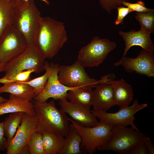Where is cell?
I'll return each instance as SVG.
<instances>
[{
    "mask_svg": "<svg viewBox=\"0 0 154 154\" xmlns=\"http://www.w3.org/2000/svg\"><path fill=\"white\" fill-rule=\"evenodd\" d=\"M68 39L64 23L50 17H41L34 46L46 59H51Z\"/></svg>",
    "mask_w": 154,
    "mask_h": 154,
    "instance_id": "cell-1",
    "label": "cell"
},
{
    "mask_svg": "<svg viewBox=\"0 0 154 154\" xmlns=\"http://www.w3.org/2000/svg\"><path fill=\"white\" fill-rule=\"evenodd\" d=\"M35 114L38 119L36 131L52 133L64 137L68 135L70 123L66 114L56 107L54 100L40 103L33 100Z\"/></svg>",
    "mask_w": 154,
    "mask_h": 154,
    "instance_id": "cell-2",
    "label": "cell"
},
{
    "mask_svg": "<svg viewBox=\"0 0 154 154\" xmlns=\"http://www.w3.org/2000/svg\"><path fill=\"white\" fill-rule=\"evenodd\" d=\"M41 17L34 0H16L12 25L24 37L29 46H34Z\"/></svg>",
    "mask_w": 154,
    "mask_h": 154,
    "instance_id": "cell-3",
    "label": "cell"
},
{
    "mask_svg": "<svg viewBox=\"0 0 154 154\" xmlns=\"http://www.w3.org/2000/svg\"><path fill=\"white\" fill-rule=\"evenodd\" d=\"M127 127L114 125L108 141L97 149L100 151H112L126 154L131 147L143 141L147 137L139 129Z\"/></svg>",
    "mask_w": 154,
    "mask_h": 154,
    "instance_id": "cell-4",
    "label": "cell"
},
{
    "mask_svg": "<svg viewBox=\"0 0 154 154\" xmlns=\"http://www.w3.org/2000/svg\"><path fill=\"white\" fill-rule=\"evenodd\" d=\"M68 119L81 137V149L82 148L84 149L90 154L94 153L98 147L106 143L114 126L99 121L96 126L85 127L78 124L70 117H68Z\"/></svg>",
    "mask_w": 154,
    "mask_h": 154,
    "instance_id": "cell-5",
    "label": "cell"
},
{
    "mask_svg": "<svg viewBox=\"0 0 154 154\" xmlns=\"http://www.w3.org/2000/svg\"><path fill=\"white\" fill-rule=\"evenodd\" d=\"M116 47L115 42L108 39L95 37L89 43L81 49L77 61L85 68L97 67Z\"/></svg>",
    "mask_w": 154,
    "mask_h": 154,
    "instance_id": "cell-6",
    "label": "cell"
},
{
    "mask_svg": "<svg viewBox=\"0 0 154 154\" xmlns=\"http://www.w3.org/2000/svg\"><path fill=\"white\" fill-rule=\"evenodd\" d=\"M45 59L34 46H28L19 56L5 64L4 77L9 78L31 69H34L35 73H40L44 70Z\"/></svg>",
    "mask_w": 154,
    "mask_h": 154,
    "instance_id": "cell-7",
    "label": "cell"
},
{
    "mask_svg": "<svg viewBox=\"0 0 154 154\" xmlns=\"http://www.w3.org/2000/svg\"><path fill=\"white\" fill-rule=\"evenodd\" d=\"M58 78L64 86L70 88L86 87L93 89L101 82L91 78L85 71V67L77 60L70 65L59 66Z\"/></svg>",
    "mask_w": 154,
    "mask_h": 154,
    "instance_id": "cell-8",
    "label": "cell"
},
{
    "mask_svg": "<svg viewBox=\"0 0 154 154\" xmlns=\"http://www.w3.org/2000/svg\"><path fill=\"white\" fill-rule=\"evenodd\" d=\"M24 37L13 25L6 31L0 41V62L5 64L23 52L28 46Z\"/></svg>",
    "mask_w": 154,
    "mask_h": 154,
    "instance_id": "cell-9",
    "label": "cell"
},
{
    "mask_svg": "<svg viewBox=\"0 0 154 154\" xmlns=\"http://www.w3.org/2000/svg\"><path fill=\"white\" fill-rule=\"evenodd\" d=\"M37 121L35 114L32 116L24 112L14 137L11 140L7 139V154H22L25 151L31 136L36 131Z\"/></svg>",
    "mask_w": 154,
    "mask_h": 154,
    "instance_id": "cell-10",
    "label": "cell"
},
{
    "mask_svg": "<svg viewBox=\"0 0 154 154\" xmlns=\"http://www.w3.org/2000/svg\"><path fill=\"white\" fill-rule=\"evenodd\" d=\"M59 66L58 64L45 62L44 69L48 73L47 81L43 90L34 98V100L43 103L46 102L50 98L56 100L67 99L68 92L74 88L66 87L60 82L58 78Z\"/></svg>",
    "mask_w": 154,
    "mask_h": 154,
    "instance_id": "cell-11",
    "label": "cell"
},
{
    "mask_svg": "<svg viewBox=\"0 0 154 154\" xmlns=\"http://www.w3.org/2000/svg\"><path fill=\"white\" fill-rule=\"evenodd\" d=\"M147 104H139L137 99L133 101L132 105L119 108V111L114 113H109L106 111L91 110L100 121L114 125H120L131 127L138 130L135 125L134 115L138 112L147 107Z\"/></svg>",
    "mask_w": 154,
    "mask_h": 154,
    "instance_id": "cell-12",
    "label": "cell"
},
{
    "mask_svg": "<svg viewBox=\"0 0 154 154\" xmlns=\"http://www.w3.org/2000/svg\"><path fill=\"white\" fill-rule=\"evenodd\" d=\"M117 66H122L128 73L134 72L143 75L147 77H154V54L142 49L137 57L129 58L123 56L119 61L114 63Z\"/></svg>",
    "mask_w": 154,
    "mask_h": 154,
    "instance_id": "cell-13",
    "label": "cell"
},
{
    "mask_svg": "<svg viewBox=\"0 0 154 154\" xmlns=\"http://www.w3.org/2000/svg\"><path fill=\"white\" fill-rule=\"evenodd\" d=\"M58 101L60 110L78 124L85 127H93L98 124L97 118L90 109L80 104L68 101L67 99Z\"/></svg>",
    "mask_w": 154,
    "mask_h": 154,
    "instance_id": "cell-14",
    "label": "cell"
},
{
    "mask_svg": "<svg viewBox=\"0 0 154 154\" xmlns=\"http://www.w3.org/2000/svg\"><path fill=\"white\" fill-rule=\"evenodd\" d=\"M107 75L101 78L102 81L93 91L92 106L94 111H106L116 105L111 85Z\"/></svg>",
    "mask_w": 154,
    "mask_h": 154,
    "instance_id": "cell-15",
    "label": "cell"
},
{
    "mask_svg": "<svg viewBox=\"0 0 154 154\" xmlns=\"http://www.w3.org/2000/svg\"><path fill=\"white\" fill-rule=\"evenodd\" d=\"M119 34L123 39L125 47L123 56H125L132 46H138L143 49L153 52L154 46L151 38L150 35L141 29L138 31L131 30L128 32L119 31Z\"/></svg>",
    "mask_w": 154,
    "mask_h": 154,
    "instance_id": "cell-16",
    "label": "cell"
},
{
    "mask_svg": "<svg viewBox=\"0 0 154 154\" xmlns=\"http://www.w3.org/2000/svg\"><path fill=\"white\" fill-rule=\"evenodd\" d=\"M112 75H109L107 81L112 87L116 105L119 106L120 108L127 106L133 98L132 86L123 79L118 80H114L111 77Z\"/></svg>",
    "mask_w": 154,
    "mask_h": 154,
    "instance_id": "cell-17",
    "label": "cell"
},
{
    "mask_svg": "<svg viewBox=\"0 0 154 154\" xmlns=\"http://www.w3.org/2000/svg\"><path fill=\"white\" fill-rule=\"evenodd\" d=\"M19 112H24L32 116L35 115L32 102L11 94L6 102L0 104V116Z\"/></svg>",
    "mask_w": 154,
    "mask_h": 154,
    "instance_id": "cell-18",
    "label": "cell"
},
{
    "mask_svg": "<svg viewBox=\"0 0 154 154\" xmlns=\"http://www.w3.org/2000/svg\"><path fill=\"white\" fill-rule=\"evenodd\" d=\"M3 92L9 93L31 102L34 97L33 88L23 82H17L4 84L0 87V94Z\"/></svg>",
    "mask_w": 154,
    "mask_h": 154,
    "instance_id": "cell-19",
    "label": "cell"
},
{
    "mask_svg": "<svg viewBox=\"0 0 154 154\" xmlns=\"http://www.w3.org/2000/svg\"><path fill=\"white\" fill-rule=\"evenodd\" d=\"M15 0H0V41L7 29L12 25Z\"/></svg>",
    "mask_w": 154,
    "mask_h": 154,
    "instance_id": "cell-20",
    "label": "cell"
},
{
    "mask_svg": "<svg viewBox=\"0 0 154 154\" xmlns=\"http://www.w3.org/2000/svg\"><path fill=\"white\" fill-rule=\"evenodd\" d=\"M81 136L77 131L70 124L68 136L64 141L59 154H79L82 152L80 144Z\"/></svg>",
    "mask_w": 154,
    "mask_h": 154,
    "instance_id": "cell-21",
    "label": "cell"
},
{
    "mask_svg": "<svg viewBox=\"0 0 154 154\" xmlns=\"http://www.w3.org/2000/svg\"><path fill=\"white\" fill-rule=\"evenodd\" d=\"M93 91L92 89L88 87L75 88L68 92L67 99L70 102L80 104L90 109Z\"/></svg>",
    "mask_w": 154,
    "mask_h": 154,
    "instance_id": "cell-22",
    "label": "cell"
},
{
    "mask_svg": "<svg viewBox=\"0 0 154 154\" xmlns=\"http://www.w3.org/2000/svg\"><path fill=\"white\" fill-rule=\"evenodd\" d=\"M42 141L46 154H59L63 144L64 137L52 133H42Z\"/></svg>",
    "mask_w": 154,
    "mask_h": 154,
    "instance_id": "cell-23",
    "label": "cell"
},
{
    "mask_svg": "<svg viewBox=\"0 0 154 154\" xmlns=\"http://www.w3.org/2000/svg\"><path fill=\"white\" fill-rule=\"evenodd\" d=\"M24 113L21 112L11 113L5 118L4 121L5 135L7 140H11L14 137L22 121Z\"/></svg>",
    "mask_w": 154,
    "mask_h": 154,
    "instance_id": "cell-24",
    "label": "cell"
},
{
    "mask_svg": "<svg viewBox=\"0 0 154 154\" xmlns=\"http://www.w3.org/2000/svg\"><path fill=\"white\" fill-rule=\"evenodd\" d=\"M141 25L140 29L151 35L154 31V10L149 12H137L135 16Z\"/></svg>",
    "mask_w": 154,
    "mask_h": 154,
    "instance_id": "cell-25",
    "label": "cell"
},
{
    "mask_svg": "<svg viewBox=\"0 0 154 154\" xmlns=\"http://www.w3.org/2000/svg\"><path fill=\"white\" fill-rule=\"evenodd\" d=\"M29 153L31 154H46L42 141V134L35 131L31 136L27 145Z\"/></svg>",
    "mask_w": 154,
    "mask_h": 154,
    "instance_id": "cell-26",
    "label": "cell"
},
{
    "mask_svg": "<svg viewBox=\"0 0 154 154\" xmlns=\"http://www.w3.org/2000/svg\"><path fill=\"white\" fill-rule=\"evenodd\" d=\"M48 77V72L45 70V73L42 76L23 82L28 84L33 88L35 97L40 94L43 90L46 83Z\"/></svg>",
    "mask_w": 154,
    "mask_h": 154,
    "instance_id": "cell-27",
    "label": "cell"
},
{
    "mask_svg": "<svg viewBox=\"0 0 154 154\" xmlns=\"http://www.w3.org/2000/svg\"><path fill=\"white\" fill-rule=\"evenodd\" d=\"M34 69H29L20 72L17 74L9 78H4L7 79L9 83L15 82H25L30 80V77L31 74L35 73Z\"/></svg>",
    "mask_w": 154,
    "mask_h": 154,
    "instance_id": "cell-28",
    "label": "cell"
},
{
    "mask_svg": "<svg viewBox=\"0 0 154 154\" xmlns=\"http://www.w3.org/2000/svg\"><path fill=\"white\" fill-rule=\"evenodd\" d=\"M127 0H99V2L102 7L110 14L112 11L121 6L122 3Z\"/></svg>",
    "mask_w": 154,
    "mask_h": 154,
    "instance_id": "cell-29",
    "label": "cell"
},
{
    "mask_svg": "<svg viewBox=\"0 0 154 154\" xmlns=\"http://www.w3.org/2000/svg\"><path fill=\"white\" fill-rule=\"evenodd\" d=\"M122 5L130 8L133 11H135L137 12H149L154 10L146 7L145 5V3L141 0L138 1L134 3L124 1L122 3Z\"/></svg>",
    "mask_w": 154,
    "mask_h": 154,
    "instance_id": "cell-30",
    "label": "cell"
},
{
    "mask_svg": "<svg viewBox=\"0 0 154 154\" xmlns=\"http://www.w3.org/2000/svg\"><path fill=\"white\" fill-rule=\"evenodd\" d=\"M117 11V15L114 22L116 25L123 23L124 18L129 13L133 12L132 10L127 7L120 6L116 8Z\"/></svg>",
    "mask_w": 154,
    "mask_h": 154,
    "instance_id": "cell-31",
    "label": "cell"
},
{
    "mask_svg": "<svg viewBox=\"0 0 154 154\" xmlns=\"http://www.w3.org/2000/svg\"><path fill=\"white\" fill-rule=\"evenodd\" d=\"M148 154V151L143 141L133 146L126 153V154Z\"/></svg>",
    "mask_w": 154,
    "mask_h": 154,
    "instance_id": "cell-32",
    "label": "cell"
},
{
    "mask_svg": "<svg viewBox=\"0 0 154 154\" xmlns=\"http://www.w3.org/2000/svg\"><path fill=\"white\" fill-rule=\"evenodd\" d=\"M4 122L0 123V151H3L6 149L7 139L5 137Z\"/></svg>",
    "mask_w": 154,
    "mask_h": 154,
    "instance_id": "cell-33",
    "label": "cell"
},
{
    "mask_svg": "<svg viewBox=\"0 0 154 154\" xmlns=\"http://www.w3.org/2000/svg\"><path fill=\"white\" fill-rule=\"evenodd\" d=\"M143 142L147 149L148 153L154 154V147L150 138L147 137L143 140Z\"/></svg>",
    "mask_w": 154,
    "mask_h": 154,
    "instance_id": "cell-34",
    "label": "cell"
},
{
    "mask_svg": "<svg viewBox=\"0 0 154 154\" xmlns=\"http://www.w3.org/2000/svg\"><path fill=\"white\" fill-rule=\"evenodd\" d=\"M8 99L0 95V104L6 102Z\"/></svg>",
    "mask_w": 154,
    "mask_h": 154,
    "instance_id": "cell-35",
    "label": "cell"
},
{
    "mask_svg": "<svg viewBox=\"0 0 154 154\" xmlns=\"http://www.w3.org/2000/svg\"><path fill=\"white\" fill-rule=\"evenodd\" d=\"M5 64H4L1 63L0 62V73L2 72H3L4 67Z\"/></svg>",
    "mask_w": 154,
    "mask_h": 154,
    "instance_id": "cell-36",
    "label": "cell"
},
{
    "mask_svg": "<svg viewBox=\"0 0 154 154\" xmlns=\"http://www.w3.org/2000/svg\"><path fill=\"white\" fill-rule=\"evenodd\" d=\"M25 1H27L29 0H23ZM44 2L47 5H49L50 4V2L48 0H40Z\"/></svg>",
    "mask_w": 154,
    "mask_h": 154,
    "instance_id": "cell-37",
    "label": "cell"
}]
</instances>
